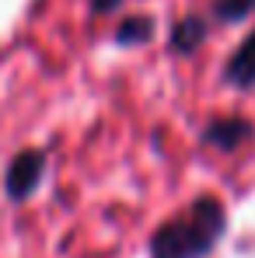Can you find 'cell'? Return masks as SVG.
Returning a JSON list of instances; mask_svg holds the SVG:
<instances>
[{"mask_svg":"<svg viewBox=\"0 0 255 258\" xmlns=\"http://www.w3.org/2000/svg\"><path fill=\"white\" fill-rule=\"evenodd\" d=\"M42 171H45V154L42 150H21L11 168H7V196L14 203L28 199L35 192V185L42 181Z\"/></svg>","mask_w":255,"mask_h":258,"instance_id":"cell-2","label":"cell"},{"mask_svg":"<svg viewBox=\"0 0 255 258\" xmlns=\"http://www.w3.org/2000/svg\"><path fill=\"white\" fill-rule=\"evenodd\" d=\"M203 35H207V25H203L199 18H185L182 25H175V35H171V45H175L178 52H192L196 45L203 42Z\"/></svg>","mask_w":255,"mask_h":258,"instance_id":"cell-5","label":"cell"},{"mask_svg":"<svg viewBox=\"0 0 255 258\" xmlns=\"http://www.w3.org/2000/svg\"><path fill=\"white\" fill-rule=\"evenodd\" d=\"M116 4H123V0H91V7H94V11H101V14H105V11H112Z\"/></svg>","mask_w":255,"mask_h":258,"instance_id":"cell-8","label":"cell"},{"mask_svg":"<svg viewBox=\"0 0 255 258\" xmlns=\"http://www.w3.org/2000/svg\"><path fill=\"white\" fill-rule=\"evenodd\" d=\"M248 136H252V122H245V119H217L207 126V143L217 150H234Z\"/></svg>","mask_w":255,"mask_h":258,"instance_id":"cell-3","label":"cell"},{"mask_svg":"<svg viewBox=\"0 0 255 258\" xmlns=\"http://www.w3.org/2000/svg\"><path fill=\"white\" fill-rule=\"evenodd\" d=\"M255 7V0H217V18L220 21H238V18H245L248 11Z\"/></svg>","mask_w":255,"mask_h":258,"instance_id":"cell-7","label":"cell"},{"mask_svg":"<svg viewBox=\"0 0 255 258\" xmlns=\"http://www.w3.org/2000/svg\"><path fill=\"white\" fill-rule=\"evenodd\" d=\"M150 32H154V21L150 18H129L126 25L119 28V42H143Z\"/></svg>","mask_w":255,"mask_h":258,"instance_id":"cell-6","label":"cell"},{"mask_svg":"<svg viewBox=\"0 0 255 258\" xmlns=\"http://www.w3.org/2000/svg\"><path fill=\"white\" fill-rule=\"evenodd\" d=\"M227 81L234 87H252L255 84V32L234 49V56L227 63Z\"/></svg>","mask_w":255,"mask_h":258,"instance_id":"cell-4","label":"cell"},{"mask_svg":"<svg viewBox=\"0 0 255 258\" xmlns=\"http://www.w3.org/2000/svg\"><path fill=\"white\" fill-rule=\"evenodd\" d=\"M220 230H224V206L213 196H203L154 234V258H199L213 248Z\"/></svg>","mask_w":255,"mask_h":258,"instance_id":"cell-1","label":"cell"}]
</instances>
